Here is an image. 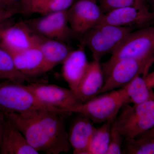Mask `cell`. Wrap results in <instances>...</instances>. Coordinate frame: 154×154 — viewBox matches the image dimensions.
<instances>
[{
    "label": "cell",
    "mask_w": 154,
    "mask_h": 154,
    "mask_svg": "<svg viewBox=\"0 0 154 154\" xmlns=\"http://www.w3.org/2000/svg\"><path fill=\"white\" fill-rule=\"evenodd\" d=\"M145 77L137 75L122 88H124L129 103L137 105L154 98L153 89L148 87Z\"/></svg>",
    "instance_id": "19"
},
{
    "label": "cell",
    "mask_w": 154,
    "mask_h": 154,
    "mask_svg": "<svg viewBox=\"0 0 154 154\" xmlns=\"http://www.w3.org/2000/svg\"><path fill=\"white\" fill-rule=\"evenodd\" d=\"M10 22H11V21L9 20V21L0 24V42H1V39H2V36L3 31L5 29V28L12 24Z\"/></svg>",
    "instance_id": "29"
},
{
    "label": "cell",
    "mask_w": 154,
    "mask_h": 154,
    "mask_svg": "<svg viewBox=\"0 0 154 154\" xmlns=\"http://www.w3.org/2000/svg\"><path fill=\"white\" fill-rule=\"evenodd\" d=\"M149 3H150L151 5L152 6L153 8L154 9V0H149ZM152 12H153L154 13V11H152Z\"/></svg>",
    "instance_id": "31"
},
{
    "label": "cell",
    "mask_w": 154,
    "mask_h": 154,
    "mask_svg": "<svg viewBox=\"0 0 154 154\" xmlns=\"http://www.w3.org/2000/svg\"><path fill=\"white\" fill-rule=\"evenodd\" d=\"M0 154H38L39 152L29 144L22 132L6 117Z\"/></svg>",
    "instance_id": "14"
},
{
    "label": "cell",
    "mask_w": 154,
    "mask_h": 154,
    "mask_svg": "<svg viewBox=\"0 0 154 154\" xmlns=\"http://www.w3.org/2000/svg\"><path fill=\"white\" fill-rule=\"evenodd\" d=\"M57 35V40L65 42L73 34L69 25L66 11H59L46 14Z\"/></svg>",
    "instance_id": "22"
},
{
    "label": "cell",
    "mask_w": 154,
    "mask_h": 154,
    "mask_svg": "<svg viewBox=\"0 0 154 154\" xmlns=\"http://www.w3.org/2000/svg\"><path fill=\"white\" fill-rule=\"evenodd\" d=\"M122 138L113 121L110 130V143L106 154H123Z\"/></svg>",
    "instance_id": "25"
},
{
    "label": "cell",
    "mask_w": 154,
    "mask_h": 154,
    "mask_svg": "<svg viewBox=\"0 0 154 154\" xmlns=\"http://www.w3.org/2000/svg\"><path fill=\"white\" fill-rule=\"evenodd\" d=\"M68 131L70 145L73 154H86L89 142L96 127L91 119L78 114Z\"/></svg>",
    "instance_id": "15"
},
{
    "label": "cell",
    "mask_w": 154,
    "mask_h": 154,
    "mask_svg": "<svg viewBox=\"0 0 154 154\" xmlns=\"http://www.w3.org/2000/svg\"><path fill=\"white\" fill-rule=\"evenodd\" d=\"M105 83V75L99 61L89 63L80 82L75 96L79 103H84L101 94Z\"/></svg>",
    "instance_id": "13"
},
{
    "label": "cell",
    "mask_w": 154,
    "mask_h": 154,
    "mask_svg": "<svg viewBox=\"0 0 154 154\" xmlns=\"http://www.w3.org/2000/svg\"><path fill=\"white\" fill-rule=\"evenodd\" d=\"M154 21V13L147 5L126 7L113 10L105 14L101 23L119 27L142 26Z\"/></svg>",
    "instance_id": "11"
},
{
    "label": "cell",
    "mask_w": 154,
    "mask_h": 154,
    "mask_svg": "<svg viewBox=\"0 0 154 154\" xmlns=\"http://www.w3.org/2000/svg\"><path fill=\"white\" fill-rule=\"evenodd\" d=\"M96 1H99V0H96Z\"/></svg>",
    "instance_id": "33"
},
{
    "label": "cell",
    "mask_w": 154,
    "mask_h": 154,
    "mask_svg": "<svg viewBox=\"0 0 154 154\" xmlns=\"http://www.w3.org/2000/svg\"><path fill=\"white\" fill-rule=\"evenodd\" d=\"M113 120L105 122L100 127L96 128L89 142L86 154H106Z\"/></svg>",
    "instance_id": "21"
},
{
    "label": "cell",
    "mask_w": 154,
    "mask_h": 154,
    "mask_svg": "<svg viewBox=\"0 0 154 154\" xmlns=\"http://www.w3.org/2000/svg\"><path fill=\"white\" fill-rule=\"evenodd\" d=\"M153 89H154V88H153Z\"/></svg>",
    "instance_id": "34"
},
{
    "label": "cell",
    "mask_w": 154,
    "mask_h": 154,
    "mask_svg": "<svg viewBox=\"0 0 154 154\" xmlns=\"http://www.w3.org/2000/svg\"><path fill=\"white\" fill-rule=\"evenodd\" d=\"M75 0H23V14L36 13L44 15L66 11Z\"/></svg>",
    "instance_id": "18"
},
{
    "label": "cell",
    "mask_w": 154,
    "mask_h": 154,
    "mask_svg": "<svg viewBox=\"0 0 154 154\" xmlns=\"http://www.w3.org/2000/svg\"><path fill=\"white\" fill-rule=\"evenodd\" d=\"M13 12L0 8V24L10 20L14 15Z\"/></svg>",
    "instance_id": "27"
},
{
    "label": "cell",
    "mask_w": 154,
    "mask_h": 154,
    "mask_svg": "<svg viewBox=\"0 0 154 154\" xmlns=\"http://www.w3.org/2000/svg\"><path fill=\"white\" fill-rule=\"evenodd\" d=\"M154 57V27H147L126 35L111 53L108 60L102 66L105 75L116 62L125 58Z\"/></svg>",
    "instance_id": "3"
},
{
    "label": "cell",
    "mask_w": 154,
    "mask_h": 154,
    "mask_svg": "<svg viewBox=\"0 0 154 154\" xmlns=\"http://www.w3.org/2000/svg\"><path fill=\"white\" fill-rule=\"evenodd\" d=\"M125 139L133 138L154 127V98L137 105L125 104L113 121Z\"/></svg>",
    "instance_id": "4"
},
{
    "label": "cell",
    "mask_w": 154,
    "mask_h": 154,
    "mask_svg": "<svg viewBox=\"0 0 154 154\" xmlns=\"http://www.w3.org/2000/svg\"><path fill=\"white\" fill-rule=\"evenodd\" d=\"M4 114L38 152L59 154L69 150L68 133L62 117L65 113L42 109Z\"/></svg>",
    "instance_id": "1"
},
{
    "label": "cell",
    "mask_w": 154,
    "mask_h": 154,
    "mask_svg": "<svg viewBox=\"0 0 154 154\" xmlns=\"http://www.w3.org/2000/svg\"><path fill=\"white\" fill-rule=\"evenodd\" d=\"M128 103H129L128 98L124 88H122L78 103L64 112L84 116L94 123H104L115 119L122 107Z\"/></svg>",
    "instance_id": "2"
},
{
    "label": "cell",
    "mask_w": 154,
    "mask_h": 154,
    "mask_svg": "<svg viewBox=\"0 0 154 154\" xmlns=\"http://www.w3.org/2000/svg\"><path fill=\"white\" fill-rule=\"evenodd\" d=\"M16 67L29 78L40 75L43 56L38 45L20 52L10 53Z\"/></svg>",
    "instance_id": "17"
},
{
    "label": "cell",
    "mask_w": 154,
    "mask_h": 154,
    "mask_svg": "<svg viewBox=\"0 0 154 154\" xmlns=\"http://www.w3.org/2000/svg\"><path fill=\"white\" fill-rule=\"evenodd\" d=\"M96 0H79L67 11L71 29L74 34L84 35L102 22L105 14Z\"/></svg>",
    "instance_id": "8"
},
{
    "label": "cell",
    "mask_w": 154,
    "mask_h": 154,
    "mask_svg": "<svg viewBox=\"0 0 154 154\" xmlns=\"http://www.w3.org/2000/svg\"><path fill=\"white\" fill-rule=\"evenodd\" d=\"M131 31V27H119L101 23L84 34L82 45L87 46L90 50L94 60L100 61L102 57L112 53Z\"/></svg>",
    "instance_id": "6"
},
{
    "label": "cell",
    "mask_w": 154,
    "mask_h": 154,
    "mask_svg": "<svg viewBox=\"0 0 154 154\" xmlns=\"http://www.w3.org/2000/svg\"><path fill=\"white\" fill-rule=\"evenodd\" d=\"M62 64L63 78L75 95L89 64L84 46L82 45L78 49L72 50Z\"/></svg>",
    "instance_id": "12"
},
{
    "label": "cell",
    "mask_w": 154,
    "mask_h": 154,
    "mask_svg": "<svg viewBox=\"0 0 154 154\" xmlns=\"http://www.w3.org/2000/svg\"><path fill=\"white\" fill-rule=\"evenodd\" d=\"M0 79L19 83L33 81L18 70L11 54L0 46Z\"/></svg>",
    "instance_id": "20"
},
{
    "label": "cell",
    "mask_w": 154,
    "mask_h": 154,
    "mask_svg": "<svg viewBox=\"0 0 154 154\" xmlns=\"http://www.w3.org/2000/svg\"><path fill=\"white\" fill-rule=\"evenodd\" d=\"M26 86L42 102L60 109L64 113L66 109L79 103L74 93L69 88L34 82L29 83Z\"/></svg>",
    "instance_id": "9"
},
{
    "label": "cell",
    "mask_w": 154,
    "mask_h": 154,
    "mask_svg": "<svg viewBox=\"0 0 154 154\" xmlns=\"http://www.w3.org/2000/svg\"><path fill=\"white\" fill-rule=\"evenodd\" d=\"M139 136L149 137H154V127L151 129L144 133ZM138 136V137H139Z\"/></svg>",
    "instance_id": "30"
},
{
    "label": "cell",
    "mask_w": 154,
    "mask_h": 154,
    "mask_svg": "<svg viewBox=\"0 0 154 154\" xmlns=\"http://www.w3.org/2000/svg\"><path fill=\"white\" fill-rule=\"evenodd\" d=\"M125 140L124 154H154V137L139 136Z\"/></svg>",
    "instance_id": "23"
},
{
    "label": "cell",
    "mask_w": 154,
    "mask_h": 154,
    "mask_svg": "<svg viewBox=\"0 0 154 154\" xmlns=\"http://www.w3.org/2000/svg\"><path fill=\"white\" fill-rule=\"evenodd\" d=\"M23 0H0V8L13 12L22 14Z\"/></svg>",
    "instance_id": "26"
},
{
    "label": "cell",
    "mask_w": 154,
    "mask_h": 154,
    "mask_svg": "<svg viewBox=\"0 0 154 154\" xmlns=\"http://www.w3.org/2000/svg\"><path fill=\"white\" fill-rule=\"evenodd\" d=\"M2 134H0V146H1V142H2Z\"/></svg>",
    "instance_id": "32"
},
{
    "label": "cell",
    "mask_w": 154,
    "mask_h": 154,
    "mask_svg": "<svg viewBox=\"0 0 154 154\" xmlns=\"http://www.w3.org/2000/svg\"><path fill=\"white\" fill-rule=\"evenodd\" d=\"M154 57L137 59L125 58L116 62L105 76V83L101 94L122 88L137 75L146 76Z\"/></svg>",
    "instance_id": "7"
},
{
    "label": "cell",
    "mask_w": 154,
    "mask_h": 154,
    "mask_svg": "<svg viewBox=\"0 0 154 154\" xmlns=\"http://www.w3.org/2000/svg\"><path fill=\"white\" fill-rule=\"evenodd\" d=\"M42 37L30 28L27 22L11 24L3 31L0 46L10 53L20 52L37 46Z\"/></svg>",
    "instance_id": "10"
},
{
    "label": "cell",
    "mask_w": 154,
    "mask_h": 154,
    "mask_svg": "<svg viewBox=\"0 0 154 154\" xmlns=\"http://www.w3.org/2000/svg\"><path fill=\"white\" fill-rule=\"evenodd\" d=\"M38 47L43 56L40 75L51 70L57 65L62 63L72 50L64 42L42 37Z\"/></svg>",
    "instance_id": "16"
},
{
    "label": "cell",
    "mask_w": 154,
    "mask_h": 154,
    "mask_svg": "<svg viewBox=\"0 0 154 154\" xmlns=\"http://www.w3.org/2000/svg\"><path fill=\"white\" fill-rule=\"evenodd\" d=\"M100 8L104 14L126 7L147 5L146 0H99Z\"/></svg>",
    "instance_id": "24"
},
{
    "label": "cell",
    "mask_w": 154,
    "mask_h": 154,
    "mask_svg": "<svg viewBox=\"0 0 154 154\" xmlns=\"http://www.w3.org/2000/svg\"><path fill=\"white\" fill-rule=\"evenodd\" d=\"M48 109L65 113L40 101L27 86L11 81L0 82V111L4 113H22Z\"/></svg>",
    "instance_id": "5"
},
{
    "label": "cell",
    "mask_w": 154,
    "mask_h": 154,
    "mask_svg": "<svg viewBox=\"0 0 154 154\" xmlns=\"http://www.w3.org/2000/svg\"><path fill=\"white\" fill-rule=\"evenodd\" d=\"M145 78L148 87L153 89L154 88V71L150 73L147 74Z\"/></svg>",
    "instance_id": "28"
}]
</instances>
